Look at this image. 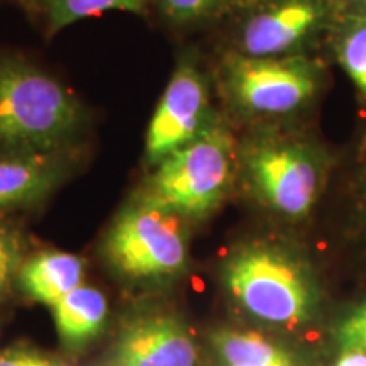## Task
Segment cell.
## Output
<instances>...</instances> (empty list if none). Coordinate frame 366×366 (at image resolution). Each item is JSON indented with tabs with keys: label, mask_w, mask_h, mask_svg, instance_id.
Instances as JSON below:
<instances>
[{
	"label": "cell",
	"mask_w": 366,
	"mask_h": 366,
	"mask_svg": "<svg viewBox=\"0 0 366 366\" xmlns=\"http://www.w3.org/2000/svg\"><path fill=\"white\" fill-rule=\"evenodd\" d=\"M148 4L149 0H24V6L43 19L49 36L109 11L146 14Z\"/></svg>",
	"instance_id": "14"
},
{
	"label": "cell",
	"mask_w": 366,
	"mask_h": 366,
	"mask_svg": "<svg viewBox=\"0 0 366 366\" xmlns=\"http://www.w3.org/2000/svg\"><path fill=\"white\" fill-rule=\"evenodd\" d=\"M86 124L73 92L24 58L0 54V153L71 149Z\"/></svg>",
	"instance_id": "2"
},
{
	"label": "cell",
	"mask_w": 366,
	"mask_h": 366,
	"mask_svg": "<svg viewBox=\"0 0 366 366\" xmlns=\"http://www.w3.org/2000/svg\"><path fill=\"white\" fill-rule=\"evenodd\" d=\"M239 177V143L222 116L151 168L137 194L192 222L212 216Z\"/></svg>",
	"instance_id": "5"
},
{
	"label": "cell",
	"mask_w": 366,
	"mask_h": 366,
	"mask_svg": "<svg viewBox=\"0 0 366 366\" xmlns=\"http://www.w3.org/2000/svg\"><path fill=\"white\" fill-rule=\"evenodd\" d=\"M84 274L85 264L80 256L46 249L24 259L16 283L29 299L53 307L58 300L84 285Z\"/></svg>",
	"instance_id": "11"
},
{
	"label": "cell",
	"mask_w": 366,
	"mask_h": 366,
	"mask_svg": "<svg viewBox=\"0 0 366 366\" xmlns=\"http://www.w3.org/2000/svg\"><path fill=\"white\" fill-rule=\"evenodd\" d=\"M210 342L226 366H295L285 350L254 331L219 329Z\"/></svg>",
	"instance_id": "13"
},
{
	"label": "cell",
	"mask_w": 366,
	"mask_h": 366,
	"mask_svg": "<svg viewBox=\"0 0 366 366\" xmlns=\"http://www.w3.org/2000/svg\"><path fill=\"white\" fill-rule=\"evenodd\" d=\"M199 347L189 326L172 310H141L122 324L107 366H195Z\"/></svg>",
	"instance_id": "9"
},
{
	"label": "cell",
	"mask_w": 366,
	"mask_h": 366,
	"mask_svg": "<svg viewBox=\"0 0 366 366\" xmlns=\"http://www.w3.org/2000/svg\"><path fill=\"white\" fill-rule=\"evenodd\" d=\"M102 256L132 290L172 287L189 268L190 222L136 192L109 224Z\"/></svg>",
	"instance_id": "3"
},
{
	"label": "cell",
	"mask_w": 366,
	"mask_h": 366,
	"mask_svg": "<svg viewBox=\"0 0 366 366\" xmlns=\"http://www.w3.org/2000/svg\"><path fill=\"white\" fill-rule=\"evenodd\" d=\"M170 24L194 27L237 12L246 0H153Z\"/></svg>",
	"instance_id": "16"
},
{
	"label": "cell",
	"mask_w": 366,
	"mask_h": 366,
	"mask_svg": "<svg viewBox=\"0 0 366 366\" xmlns=\"http://www.w3.org/2000/svg\"><path fill=\"white\" fill-rule=\"evenodd\" d=\"M227 107L259 126H277L307 109L320 89V68L307 54L253 58L229 51L217 71Z\"/></svg>",
	"instance_id": "6"
},
{
	"label": "cell",
	"mask_w": 366,
	"mask_h": 366,
	"mask_svg": "<svg viewBox=\"0 0 366 366\" xmlns=\"http://www.w3.org/2000/svg\"><path fill=\"white\" fill-rule=\"evenodd\" d=\"M222 285L242 315L280 332H299L319 312V285L304 256L277 239L242 242L224 259Z\"/></svg>",
	"instance_id": "1"
},
{
	"label": "cell",
	"mask_w": 366,
	"mask_h": 366,
	"mask_svg": "<svg viewBox=\"0 0 366 366\" xmlns=\"http://www.w3.org/2000/svg\"><path fill=\"white\" fill-rule=\"evenodd\" d=\"M239 175L273 216L304 221L326 180V158L314 143L278 126H259L239 143Z\"/></svg>",
	"instance_id": "4"
},
{
	"label": "cell",
	"mask_w": 366,
	"mask_h": 366,
	"mask_svg": "<svg viewBox=\"0 0 366 366\" xmlns=\"http://www.w3.org/2000/svg\"><path fill=\"white\" fill-rule=\"evenodd\" d=\"M59 340L68 350H81L102 332L109 302L99 288L80 285L51 307Z\"/></svg>",
	"instance_id": "12"
},
{
	"label": "cell",
	"mask_w": 366,
	"mask_h": 366,
	"mask_svg": "<svg viewBox=\"0 0 366 366\" xmlns=\"http://www.w3.org/2000/svg\"><path fill=\"white\" fill-rule=\"evenodd\" d=\"M219 116L210 100L207 75L194 59L183 56L151 116L144 141L146 167H157L173 151L192 143Z\"/></svg>",
	"instance_id": "8"
},
{
	"label": "cell",
	"mask_w": 366,
	"mask_h": 366,
	"mask_svg": "<svg viewBox=\"0 0 366 366\" xmlns=\"http://www.w3.org/2000/svg\"><path fill=\"white\" fill-rule=\"evenodd\" d=\"M70 149L49 153H0V216L34 207L70 173Z\"/></svg>",
	"instance_id": "10"
},
{
	"label": "cell",
	"mask_w": 366,
	"mask_h": 366,
	"mask_svg": "<svg viewBox=\"0 0 366 366\" xmlns=\"http://www.w3.org/2000/svg\"><path fill=\"white\" fill-rule=\"evenodd\" d=\"M21 2H22V4H24V0H21Z\"/></svg>",
	"instance_id": "22"
},
{
	"label": "cell",
	"mask_w": 366,
	"mask_h": 366,
	"mask_svg": "<svg viewBox=\"0 0 366 366\" xmlns=\"http://www.w3.org/2000/svg\"><path fill=\"white\" fill-rule=\"evenodd\" d=\"M0 366H59L53 360L24 350V347H12V350L0 353Z\"/></svg>",
	"instance_id": "19"
},
{
	"label": "cell",
	"mask_w": 366,
	"mask_h": 366,
	"mask_svg": "<svg viewBox=\"0 0 366 366\" xmlns=\"http://www.w3.org/2000/svg\"><path fill=\"white\" fill-rule=\"evenodd\" d=\"M336 341L345 351L366 353V302L356 307L337 327Z\"/></svg>",
	"instance_id": "18"
},
{
	"label": "cell",
	"mask_w": 366,
	"mask_h": 366,
	"mask_svg": "<svg viewBox=\"0 0 366 366\" xmlns=\"http://www.w3.org/2000/svg\"><path fill=\"white\" fill-rule=\"evenodd\" d=\"M24 259V236L16 227L0 221V300L17 282V274H19Z\"/></svg>",
	"instance_id": "17"
},
{
	"label": "cell",
	"mask_w": 366,
	"mask_h": 366,
	"mask_svg": "<svg viewBox=\"0 0 366 366\" xmlns=\"http://www.w3.org/2000/svg\"><path fill=\"white\" fill-rule=\"evenodd\" d=\"M337 11L350 12H366V0H332Z\"/></svg>",
	"instance_id": "21"
},
{
	"label": "cell",
	"mask_w": 366,
	"mask_h": 366,
	"mask_svg": "<svg viewBox=\"0 0 366 366\" xmlns=\"http://www.w3.org/2000/svg\"><path fill=\"white\" fill-rule=\"evenodd\" d=\"M237 12L232 51L253 58L302 56L324 31H331L332 0H246Z\"/></svg>",
	"instance_id": "7"
},
{
	"label": "cell",
	"mask_w": 366,
	"mask_h": 366,
	"mask_svg": "<svg viewBox=\"0 0 366 366\" xmlns=\"http://www.w3.org/2000/svg\"><path fill=\"white\" fill-rule=\"evenodd\" d=\"M334 366H366V353H363V351L347 350L342 353V356L336 361Z\"/></svg>",
	"instance_id": "20"
},
{
	"label": "cell",
	"mask_w": 366,
	"mask_h": 366,
	"mask_svg": "<svg viewBox=\"0 0 366 366\" xmlns=\"http://www.w3.org/2000/svg\"><path fill=\"white\" fill-rule=\"evenodd\" d=\"M331 34L337 61L366 102V12H337Z\"/></svg>",
	"instance_id": "15"
}]
</instances>
